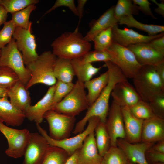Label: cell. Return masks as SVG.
Listing matches in <instances>:
<instances>
[{
    "label": "cell",
    "mask_w": 164,
    "mask_h": 164,
    "mask_svg": "<svg viewBox=\"0 0 164 164\" xmlns=\"http://www.w3.org/2000/svg\"><path fill=\"white\" fill-rule=\"evenodd\" d=\"M105 63L109 74L108 83L95 102L87 109L84 117L76 124L73 133L77 134L82 132L89 119L91 117H98L105 123L109 111V99L112 91L118 82L127 80L120 68L111 61Z\"/></svg>",
    "instance_id": "6da1fadb"
},
{
    "label": "cell",
    "mask_w": 164,
    "mask_h": 164,
    "mask_svg": "<svg viewBox=\"0 0 164 164\" xmlns=\"http://www.w3.org/2000/svg\"><path fill=\"white\" fill-rule=\"evenodd\" d=\"M53 53L57 57L73 60L79 58L87 53L91 48L77 27L73 32L61 34L52 43Z\"/></svg>",
    "instance_id": "7a4b0ae2"
},
{
    "label": "cell",
    "mask_w": 164,
    "mask_h": 164,
    "mask_svg": "<svg viewBox=\"0 0 164 164\" xmlns=\"http://www.w3.org/2000/svg\"><path fill=\"white\" fill-rule=\"evenodd\" d=\"M57 57L50 51H46L39 55L34 61L26 66L29 71L31 78L26 86L27 89L33 86L41 84L51 86L57 81L53 72Z\"/></svg>",
    "instance_id": "3957f363"
},
{
    "label": "cell",
    "mask_w": 164,
    "mask_h": 164,
    "mask_svg": "<svg viewBox=\"0 0 164 164\" xmlns=\"http://www.w3.org/2000/svg\"><path fill=\"white\" fill-rule=\"evenodd\" d=\"M132 79L134 87L143 101L149 103L157 96L164 93V84L154 66H142Z\"/></svg>",
    "instance_id": "277c9868"
},
{
    "label": "cell",
    "mask_w": 164,
    "mask_h": 164,
    "mask_svg": "<svg viewBox=\"0 0 164 164\" xmlns=\"http://www.w3.org/2000/svg\"><path fill=\"white\" fill-rule=\"evenodd\" d=\"M89 107L84 83L77 80L70 93L57 103L52 110L75 117Z\"/></svg>",
    "instance_id": "5b68a950"
},
{
    "label": "cell",
    "mask_w": 164,
    "mask_h": 164,
    "mask_svg": "<svg viewBox=\"0 0 164 164\" xmlns=\"http://www.w3.org/2000/svg\"><path fill=\"white\" fill-rule=\"evenodd\" d=\"M106 50L111 56L110 61L120 68L127 79L133 78L142 66L131 50L113 41Z\"/></svg>",
    "instance_id": "8992f818"
},
{
    "label": "cell",
    "mask_w": 164,
    "mask_h": 164,
    "mask_svg": "<svg viewBox=\"0 0 164 164\" xmlns=\"http://www.w3.org/2000/svg\"><path fill=\"white\" fill-rule=\"evenodd\" d=\"M100 121L99 118L96 116L91 118L88 121L86 128L76 136L63 140H58L51 138L46 130L40 125L36 124L37 130L46 139L50 146L61 148L65 150L70 156L78 150L82 146L85 138L94 129Z\"/></svg>",
    "instance_id": "52a82bcc"
},
{
    "label": "cell",
    "mask_w": 164,
    "mask_h": 164,
    "mask_svg": "<svg viewBox=\"0 0 164 164\" xmlns=\"http://www.w3.org/2000/svg\"><path fill=\"white\" fill-rule=\"evenodd\" d=\"M0 67L11 69L25 86L31 78L30 73L25 65L21 53L13 38L9 43L1 49Z\"/></svg>",
    "instance_id": "ba28073f"
},
{
    "label": "cell",
    "mask_w": 164,
    "mask_h": 164,
    "mask_svg": "<svg viewBox=\"0 0 164 164\" xmlns=\"http://www.w3.org/2000/svg\"><path fill=\"white\" fill-rule=\"evenodd\" d=\"M0 131L8 142V147L5 151L7 155L14 158L23 156L29 138V130L10 128L0 119Z\"/></svg>",
    "instance_id": "9c48e42d"
},
{
    "label": "cell",
    "mask_w": 164,
    "mask_h": 164,
    "mask_svg": "<svg viewBox=\"0 0 164 164\" xmlns=\"http://www.w3.org/2000/svg\"><path fill=\"white\" fill-rule=\"evenodd\" d=\"M43 118L48 123L49 136L51 138L60 140L68 138L70 136L76 121L75 117L50 110L45 113Z\"/></svg>",
    "instance_id": "30bf717a"
},
{
    "label": "cell",
    "mask_w": 164,
    "mask_h": 164,
    "mask_svg": "<svg viewBox=\"0 0 164 164\" xmlns=\"http://www.w3.org/2000/svg\"><path fill=\"white\" fill-rule=\"evenodd\" d=\"M31 27L28 29L16 27L12 36L18 49L21 52L26 66L35 61L39 56L35 37L31 32Z\"/></svg>",
    "instance_id": "8fae6325"
},
{
    "label": "cell",
    "mask_w": 164,
    "mask_h": 164,
    "mask_svg": "<svg viewBox=\"0 0 164 164\" xmlns=\"http://www.w3.org/2000/svg\"><path fill=\"white\" fill-rule=\"evenodd\" d=\"M109 135L111 146H116L118 139H125V133L121 107L113 101L109 109L105 123Z\"/></svg>",
    "instance_id": "7c38bea8"
},
{
    "label": "cell",
    "mask_w": 164,
    "mask_h": 164,
    "mask_svg": "<svg viewBox=\"0 0 164 164\" xmlns=\"http://www.w3.org/2000/svg\"><path fill=\"white\" fill-rule=\"evenodd\" d=\"M142 65L155 66L164 62V50L155 48L149 42L131 45L127 47Z\"/></svg>",
    "instance_id": "4fadbf2b"
},
{
    "label": "cell",
    "mask_w": 164,
    "mask_h": 164,
    "mask_svg": "<svg viewBox=\"0 0 164 164\" xmlns=\"http://www.w3.org/2000/svg\"><path fill=\"white\" fill-rule=\"evenodd\" d=\"M50 145L40 134L30 132L23 164H40Z\"/></svg>",
    "instance_id": "5bb4252c"
},
{
    "label": "cell",
    "mask_w": 164,
    "mask_h": 164,
    "mask_svg": "<svg viewBox=\"0 0 164 164\" xmlns=\"http://www.w3.org/2000/svg\"><path fill=\"white\" fill-rule=\"evenodd\" d=\"M112 30L113 41L126 47L131 45L149 42L164 35L162 32L153 36L143 35L131 29H120L118 25L112 27Z\"/></svg>",
    "instance_id": "9a60e30c"
},
{
    "label": "cell",
    "mask_w": 164,
    "mask_h": 164,
    "mask_svg": "<svg viewBox=\"0 0 164 164\" xmlns=\"http://www.w3.org/2000/svg\"><path fill=\"white\" fill-rule=\"evenodd\" d=\"M154 144L147 142L132 143L125 139H118L116 142V145L124 152L128 161L135 164H149L145 157V152Z\"/></svg>",
    "instance_id": "2e32d148"
},
{
    "label": "cell",
    "mask_w": 164,
    "mask_h": 164,
    "mask_svg": "<svg viewBox=\"0 0 164 164\" xmlns=\"http://www.w3.org/2000/svg\"><path fill=\"white\" fill-rule=\"evenodd\" d=\"M113 100L121 107L129 108L141 100L134 87L128 80L117 83L111 94Z\"/></svg>",
    "instance_id": "e0dca14e"
},
{
    "label": "cell",
    "mask_w": 164,
    "mask_h": 164,
    "mask_svg": "<svg viewBox=\"0 0 164 164\" xmlns=\"http://www.w3.org/2000/svg\"><path fill=\"white\" fill-rule=\"evenodd\" d=\"M55 84L50 86L45 94L33 105L30 106L25 112L26 118L30 121L40 124L45 113L53 108V98Z\"/></svg>",
    "instance_id": "ac0fdd59"
},
{
    "label": "cell",
    "mask_w": 164,
    "mask_h": 164,
    "mask_svg": "<svg viewBox=\"0 0 164 164\" xmlns=\"http://www.w3.org/2000/svg\"><path fill=\"white\" fill-rule=\"evenodd\" d=\"M121 107L125 133V139L132 143L141 142L142 120L135 117L126 106Z\"/></svg>",
    "instance_id": "d6986e66"
},
{
    "label": "cell",
    "mask_w": 164,
    "mask_h": 164,
    "mask_svg": "<svg viewBox=\"0 0 164 164\" xmlns=\"http://www.w3.org/2000/svg\"><path fill=\"white\" fill-rule=\"evenodd\" d=\"M164 139V118L155 115L143 121L141 142L154 143Z\"/></svg>",
    "instance_id": "ffe728a7"
},
{
    "label": "cell",
    "mask_w": 164,
    "mask_h": 164,
    "mask_svg": "<svg viewBox=\"0 0 164 164\" xmlns=\"http://www.w3.org/2000/svg\"><path fill=\"white\" fill-rule=\"evenodd\" d=\"M102 158L96 143L93 131L85 138L78 150V164H101Z\"/></svg>",
    "instance_id": "44dd1931"
},
{
    "label": "cell",
    "mask_w": 164,
    "mask_h": 164,
    "mask_svg": "<svg viewBox=\"0 0 164 164\" xmlns=\"http://www.w3.org/2000/svg\"><path fill=\"white\" fill-rule=\"evenodd\" d=\"M114 6H111L97 20L90 24V29L87 33L84 39L88 42L92 41L93 38L102 31L118 25V20L114 15Z\"/></svg>",
    "instance_id": "7402d4cb"
},
{
    "label": "cell",
    "mask_w": 164,
    "mask_h": 164,
    "mask_svg": "<svg viewBox=\"0 0 164 164\" xmlns=\"http://www.w3.org/2000/svg\"><path fill=\"white\" fill-rule=\"evenodd\" d=\"M25 118V113L15 108L8 97L0 98V119L6 125L19 126Z\"/></svg>",
    "instance_id": "603a6c76"
},
{
    "label": "cell",
    "mask_w": 164,
    "mask_h": 164,
    "mask_svg": "<svg viewBox=\"0 0 164 164\" xmlns=\"http://www.w3.org/2000/svg\"><path fill=\"white\" fill-rule=\"evenodd\" d=\"M7 96L11 104L18 110L25 112L31 105L29 93L19 80L7 91Z\"/></svg>",
    "instance_id": "cb8c5ba5"
},
{
    "label": "cell",
    "mask_w": 164,
    "mask_h": 164,
    "mask_svg": "<svg viewBox=\"0 0 164 164\" xmlns=\"http://www.w3.org/2000/svg\"><path fill=\"white\" fill-rule=\"evenodd\" d=\"M108 80L109 74L107 70L98 77L84 83L85 89H87L88 91L87 97L89 107L98 98L107 84Z\"/></svg>",
    "instance_id": "d4e9b609"
},
{
    "label": "cell",
    "mask_w": 164,
    "mask_h": 164,
    "mask_svg": "<svg viewBox=\"0 0 164 164\" xmlns=\"http://www.w3.org/2000/svg\"><path fill=\"white\" fill-rule=\"evenodd\" d=\"M53 72L57 80L66 83L73 82L75 75L72 60L57 57Z\"/></svg>",
    "instance_id": "484cf974"
},
{
    "label": "cell",
    "mask_w": 164,
    "mask_h": 164,
    "mask_svg": "<svg viewBox=\"0 0 164 164\" xmlns=\"http://www.w3.org/2000/svg\"><path fill=\"white\" fill-rule=\"evenodd\" d=\"M118 23L125 25L128 27H134L147 32L149 36H153L164 32V26L147 24L136 20L133 15L125 16L118 19Z\"/></svg>",
    "instance_id": "4316f807"
},
{
    "label": "cell",
    "mask_w": 164,
    "mask_h": 164,
    "mask_svg": "<svg viewBox=\"0 0 164 164\" xmlns=\"http://www.w3.org/2000/svg\"><path fill=\"white\" fill-rule=\"evenodd\" d=\"M72 63L77 81L83 83L91 80L102 67H96L91 63H80L76 59L72 60Z\"/></svg>",
    "instance_id": "83f0119b"
},
{
    "label": "cell",
    "mask_w": 164,
    "mask_h": 164,
    "mask_svg": "<svg viewBox=\"0 0 164 164\" xmlns=\"http://www.w3.org/2000/svg\"><path fill=\"white\" fill-rule=\"evenodd\" d=\"M96 143L100 155L103 157L111 147L110 137L105 123L100 121L94 130Z\"/></svg>",
    "instance_id": "f1b7e54d"
},
{
    "label": "cell",
    "mask_w": 164,
    "mask_h": 164,
    "mask_svg": "<svg viewBox=\"0 0 164 164\" xmlns=\"http://www.w3.org/2000/svg\"><path fill=\"white\" fill-rule=\"evenodd\" d=\"M70 156L63 149L50 145L40 164H65Z\"/></svg>",
    "instance_id": "f546056e"
},
{
    "label": "cell",
    "mask_w": 164,
    "mask_h": 164,
    "mask_svg": "<svg viewBox=\"0 0 164 164\" xmlns=\"http://www.w3.org/2000/svg\"><path fill=\"white\" fill-rule=\"evenodd\" d=\"M129 161L124 152L116 146H111L103 156L101 164H128Z\"/></svg>",
    "instance_id": "4dcf8cb0"
},
{
    "label": "cell",
    "mask_w": 164,
    "mask_h": 164,
    "mask_svg": "<svg viewBox=\"0 0 164 164\" xmlns=\"http://www.w3.org/2000/svg\"><path fill=\"white\" fill-rule=\"evenodd\" d=\"M36 8L35 5H31L12 14L11 20L15 26L26 29L31 27L32 22L29 21V16Z\"/></svg>",
    "instance_id": "1f68e13d"
},
{
    "label": "cell",
    "mask_w": 164,
    "mask_h": 164,
    "mask_svg": "<svg viewBox=\"0 0 164 164\" xmlns=\"http://www.w3.org/2000/svg\"><path fill=\"white\" fill-rule=\"evenodd\" d=\"M139 10L138 6L134 4L132 0H118L114 6V15L118 20L125 16L137 15Z\"/></svg>",
    "instance_id": "d6a6232c"
},
{
    "label": "cell",
    "mask_w": 164,
    "mask_h": 164,
    "mask_svg": "<svg viewBox=\"0 0 164 164\" xmlns=\"http://www.w3.org/2000/svg\"><path fill=\"white\" fill-rule=\"evenodd\" d=\"M112 27L108 28L100 32L92 39L95 50H106L111 45L113 42Z\"/></svg>",
    "instance_id": "836d02e7"
},
{
    "label": "cell",
    "mask_w": 164,
    "mask_h": 164,
    "mask_svg": "<svg viewBox=\"0 0 164 164\" xmlns=\"http://www.w3.org/2000/svg\"><path fill=\"white\" fill-rule=\"evenodd\" d=\"M38 0H0L2 6L8 13L12 14L32 5L38 3Z\"/></svg>",
    "instance_id": "e575fe53"
},
{
    "label": "cell",
    "mask_w": 164,
    "mask_h": 164,
    "mask_svg": "<svg viewBox=\"0 0 164 164\" xmlns=\"http://www.w3.org/2000/svg\"><path fill=\"white\" fill-rule=\"evenodd\" d=\"M129 108L135 117L143 120L155 116L149 103L142 100Z\"/></svg>",
    "instance_id": "d590c367"
},
{
    "label": "cell",
    "mask_w": 164,
    "mask_h": 164,
    "mask_svg": "<svg viewBox=\"0 0 164 164\" xmlns=\"http://www.w3.org/2000/svg\"><path fill=\"white\" fill-rule=\"evenodd\" d=\"M19 80L18 76L11 69L0 67V87L8 90Z\"/></svg>",
    "instance_id": "8d00e7d4"
},
{
    "label": "cell",
    "mask_w": 164,
    "mask_h": 164,
    "mask_svg": "<svg viewBox=\"0 0 164 164\" xmlns=\"http://www.w3.org/2000/svg\"><path fill=\"white\" fill-rule=\"evenodd\" d=\"M74 85L73 82L66 83L57 80L53 98V108L70 93Z\"/></svg>",
    "instance_id": "74e56055"
},
{
    "label": "cell",
    "mask_w": 164,
    "mask_h": 164,
    "mask_svg": "<svg viewBox=\"0 0 164 164\" xmlns=\"http://www.w3.org/2000/svg\"><path fill=\"white\" fill-rule=\"evenodd\" d=\"M80 63H91L97 61H111V56L106 50L89 51L81 57L76 59Z\"/></svg>",
    "instance_id": "f35d334b"
},
{
    "label": "cell",
    "mask_w": 164,
    "mask_h": 164,
    "mask_svg": "<svg viewBox=\"0 0 164 164\" xmlns=\"http://www.w3.org/2000/svg\"><path fill=\"white\" fill-rule=\"evenodd\" d=\"M15 27L11 20L4 23L2 28L0 30V50L11 42Z\"/></svg>",
    "instance_id": "ab89813d"
},
{
    "label": "cell",
    "mask_w": 164,
    "mask_h": 164,
    "mask_svg": "<svg viewBox=\"0 0 164 164\" xmlns=\"http://www.w3.org/2000/svg\"><path fill=\"white\" fill-rule=\"evenodd\" d=\"M149 103L154 114L164 118V93L157 96Z\"/></svg>",
    "instance_id": "60d3db41"
},
{
    "label": "cell",
    "mask_w": 164,
    "mask_h": 164,
    "mask_svg": "<svg viewBox=\"0 0 164 164\" xmlns=\"http://www.w3.org/2000/svg\"><path fill=\"white\" fill-rule=\"evenodd\" d=\"M61 6L68 7L74 14L77 16H78L77 7L73 0H57L53 6L46 11L44 15H46L51 12L56 8Z\"/></svg>",
    "instance_id": "b9f144b4"
},
{
    "label": "cell",
    "mask_w": 164,
    "mask_h": 164,
    "mask_svg": "<svg viewBox=\"0 0 164 164\" xmlns=\"http://www.w3.org/2000/svg\"><path fill=\"white\" fill-rule=\"evenodd\" d=\"M145 157L148 162L150 164L164 163V153L154 150L151 147L146 151Z\"/></svg>",
    "instance_id": "7bdbcfd3"
},
{
    "label": "cell",
    "mask_w": 164,
    "mask_h": 164,
    "mask_svg": "<svg viewBox=\"0 0 164 164\" xmlns=\"http://www.w3.org/2000/svg\"><path fill=\"white\" fill-rule=\"evenodd\" d=\"M133 3L138 5L139 10L145 15L150 16L153 19H156L151 10L150 7V2L147 0H133Z\"/></svg>",
    "instance_id": "ee69618b"
},
{
    "label": "cell",
    "mask_w": 164,
    "mask_h": 164,
    "mask_svg": "<svg viewBox=\"0 0 164 164\" xmlns=\"http://www.w3.org/2000/svg\"><path fill=\"white\" fill-rule=\"evenodd\" d=\"M149 43L157 49L164 50V35L153 39Z\"/></svg>",
    "instance_id": "f6af8a7d"
},
{
    "label": "cell",
    "mask_w": 164,
    "mask_h": 164,
    "mask_svg": "<svg viewBox=\"0 0 164 164\" xmlns=\"http://www.w3.org/2000/svg\"><path fill=\"white\" fill-rule=\"evenodd\" d=\"M86 0H77V11L78 14L79 22L77 27H78L79 25L81 19L82 17L84 7L87 2Z\"/></svg>",
    "instance_id": "bcb514c9"
},
{
    "label": "cell",
    "mask_w": 164,
    "mask_h": 164,
    "mask_svg": "<svg viewBox=\"0 0 164 164\" xmlns=\"http://www.w3.org/2000/svg\"><path fill=\"white\" fill-rule=\"evenodd\" d=\"M155 67L158 76L164 84V62L155 66Z\"/></svg>",
    "instance_id": "7dc6e473"
},
{
    "label": "cell",
    "mask_w": 164,
    "mask_h": 164,
    "mask_svg": "<svg viewBox=\"0 0 164 164\" xmlns=\"http://www.w3.org/2000/svg\"><path fill=\"white\" fill-rule=\"evenodd\" d=\"M151 147V148L157 152L164 153V139L158 142Z\"/></svg>",
    "instance_id": "c3c4849f"
},
{
    "label": "cell",
    "mask_w": 164,
    "mask_h": 164,
    "mask_svg": "<svg viewBox=\"0 0 164 164\" xmlns=\"http://www.w3.org/2000/svg\"><path fill=\"white\" fill-rule=\"evenodd\" d=\"M152 2L156 4L158 7L155 9V11L157 13L161 15L162 16H164V1L161 3H158L155 0H151Z\"/></svg>",
    "instance_id": "681fc988"
},
{
    "label": "cell",
    "mask_w": 164,
    "mask_h": 164,
    "mask_svg": "<svg viewBox=\"0 0 164 164\" xmlns=\"http://www.w3.org/2000/svg\"><path fill=\"white\" fill-rule=\"evenodd\" d=\"M78 150L70 156L65 164H78Z\"/></svg>",
    "instance_id": "f907efd6"
},
{
    "label": "cell",
    "mask_w": 164,
    "mask_h": 164,
    "mask_svg": "<svg viewBox=\"0 0 164 164\" xmlns=\"http://www.w3.org/2000/svg\"><path fill=\"white\" fill-rule=\"evenodd\" d=\"M8 13L4 8L0 5V26L6 22Z\"/></svg>",
    "instance_id": "816d5d0a"
},
{
    "label": "cell",
    "mask_w": 164,
    "mask_h": 164,
    "mask_svg": "<svg viewBox=\"0 0 164 164\" xmlns=\"http://www.w3.org/2000/svg\"><path fill=\"white\" fill-rule=\"evenodd\" d=\"M8 90L0 87V98L4 97H8Z\"/></svg>",
    "instance_id": "f5cc1de1"
},
{
    "label": "cell",
    "mask_w": 164,
    "mask_h": 164,
    "mask_svg": "<svg viewBox=\"0 0 164 164\" xmlns=\"http://www.w3.org/2000/svg\"><path fill=\"white\" fill-rule=\"evenodd\" d=\"M149 164H164V163L163 162H157L154 163H152Z\"/></svg>",
    "instance_id": "db71d44e"
},
{
    "label": "cell",
    "mask_w": 164,
    "mask_h": 164,
    "mask_svg": "<svg viewBox=\"0 0 164 164\" xmlns=\"http://www.w3.org/2000/svg\"><path fill=\"white\" fill-rule=\"evenodd\" d=\"M128 164H134L131 162H129V161H128Z\"/></svg>",
    "instance_id": "11a10c76"
},
{
    "label": "cell",
    "mask_w": 164,
    "mask_h": 164,
    "mask_svg": "<svg viewBox=\"0 0 164 164\" xmlns=\"http://www.w3.org/2000/svg\"><path fill=\"white\" fill-rule=\"evenodd\" d=\"M0 55H1V50H0Z\"/></svg>",
    "instance_id": "9f6ffc18"
}]
</instances>
